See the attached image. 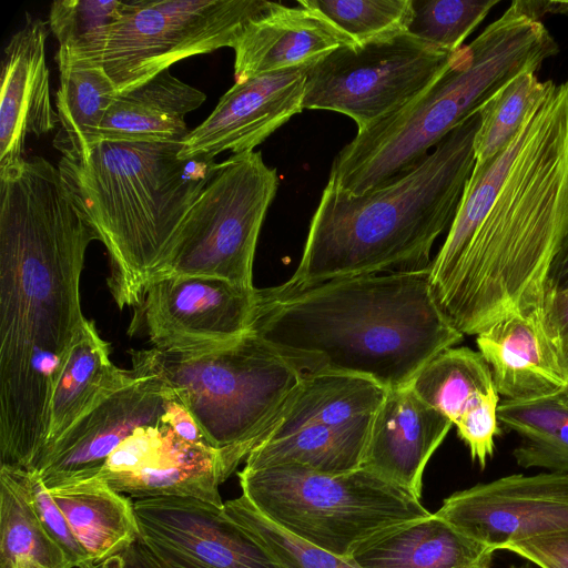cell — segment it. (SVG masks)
Returning a JSON list of instances; mask_svg holds the SVG:
<instances>
[{"label": "cell", "instance_id": "6da1fadb", "mask_svg": "<svg viewBox=\"0 0 568 568\" xmlns=\"http://www.w3.org/2000/svg\"><path fill=\"white\" fill-rule=\"evenodd\" d=\"M94 240L58 166L32 156L0 172V466L30 470L47 444Z\"/></svg>", "mask_w": 568, "mask_h": 568}, {"label": "cell", "instance_id": "7a4b0ae2", "mask_svg": "<svg viewBox=\"0 0 568 568\" xmlns=\"http://www.w3.org/2000/svg\"><path fill=\"white\" fill-rule=\"evenodd\" d=\"M251 332L303 374L354 375L386 390L410 385L464 338L434 296L429 265L258 290Z\"/></svg>", "mask_w": 568, "mask_h": 568}, {"label": "cell", "instance_id": "3957f363", "mask_svg": "<svg viewBox=\"0 0 568 568\" xmlns=\"http://www.w3.org/2000/svg\"><path fill=\"white\" fill-rule=\"evenodd\" d=\"M568 233V79L551 82L523 123L511 170L446 280L433 291L452 324L477 336L544 308Z\"/></svg>", "mask_w": 568, "mask_h": 568}, {"label": "cell", "instance_id": "277c9868", "mask_svg": "<svg viewBox=\"0 0 568 568\" xmlns=\"http://www.w3.org/2000/svg\"><path fill=\"white\" fill-rule=\"evenodd\" d=\"M479 113L450 131L399 179L362 194L328 183L311 219L298 266L282 291L385 271L428 266L450 227L475 166Z\"/></svg>", "mask_w": 568, "mask_h": 568}, {"label": "cell", "instance_id": "5b68a950", "mask_svg": "<svg viewBox=\"0 0 568 568\" xmlns=\"http://www.w3.org/2000/svg\"><path fill=\"white\" fill-rule=\"evenodd\" d=\"M182 142L101 140L58 168L105 246L106 283L120 308L136 306L168 255L186 212L214 174V160L179 158Z\"/></svg>", "mask_w": 568, "mask_h": 568}, {"label": "cell", "instance_id": "8992f818", "mask_svg": "<svg viewBox=\"0 0 568 568\" xmlns=\"http://www.w3.org/2000/svg\"><path fill=\"white\" fill-rule=\"evenodd\" d=\"M559 48L517 3L469 44L415 101L357 131L334 158L328 183L349 194L384 186L417 166L450 131L518 74L535 72Z\"/></svg>", "mask_w": 568, "mask_h": 568}, {"label": "cell", "instance_id": "52a82bcc", "mask_svg": "<svg viewBox=\"0 0 568 568\" xmlns=\"http://www.w3.org/2000/svg\"><path fill=\"white\" fill-rule=\"evenodd\" d=\"M132 369L162 381L212 447L242 459L266 437L304 375L251 331L204 353L133 352Z\"/></svg>", "mask_w": 568, "mask_h": 568}, {"label": "cell", "instance_id": "ba28073f", "mask_svg": "<svg viewBox=\"0 0 568 568\" xmlns=\"http://www.w3.org/2000/svg\"><path fill=\"white\" fill-rule=\"evenodd\" d=\"M242 495L274 525L318 549L351 557L366 540L430 513L408 491L361 467L329 474L300 464L237 473Z\"/></svg>", "mask_w": 568, "mask_h": 568}, {"label": "cell", "instance_id": "9c48e42d", "mask_svg": "<svg viewBox=\"0 0 568 568\" xmlns=\"http://www.w3.org/2000/svg\"><path fill=\"white\" fill-rule=\"evenodd\" d=\"M278 183L276 169L260 152L233 154L217 163L155 277L207 276L253 288L256 244Z\"/></svg>", "mask_w": 568, "mask_h": 568}, {"label": "cell", "instance_id": "30bf717a", "mask_svg": "<svg viewBox=\"0 0 568 568\" xmlns=\"http://www.w3.org/2000/svg\"><path fill=\"white\" fill-rule=\"evenodd\" d=\"M274 2L264 0L124 1L103 58L105 73L123 93L175 62L233 48L246 26Z\"/></svg>", "mask_w": 568, "mask_h": 568}, {"label": "cell", "instance_id": "8fae6325", "mask_svg": "<svg viewBox=\"0 0 568 568\" xmlns=\"http://www.w3.org/2000/svg\"><path fill=\"white\" fill-rule=\"evenodd\" d=\"M453 54L408 32L341 47L308 68L303 109L342 113L363 131L415 101Z\"/></svg>", "mask_w": 568, "mask_h": 568}, {"label": "cell", "instance_id": "7c38bea8", "mask_svg": "<svg viewBox=\"0 0 568 568\" xmlns=\"http://www.w3.org/2000/svg\"><path fill=\"white\" fill-rule=\"evenodd\" d=\"M258 288L207 276H162L145 287L132 326L153 348L195 354L225 347L251 331Z\"/></svg>", "mask_w": 568, "mask_h": 568}, {"label": "cell", "instance_id": "4fadbf2b", "mask_svg": "<svg viewBox=\"0 0 568 568\" xmlns=\"http://www.w3.org/2000/svg\"><path fill=\"white\" fill-rule=\"evenodd\" d=\"M133 507L140 540L159 568H283L224 506L164 496Z\"/></svg>", "mask_w": 568, "mask_h": 568}, {"label": "cell", "instance_id": "5bb4252c", "mask_svg": "<svg viewBox=\"0 0 568 568\" xmlns=\"http://www.w3.org/2000/svg\"><path fill=\"white\" fill-rule=\"evenodd\" d=\"M242 460L232 452L182 439L162 416L124 439L95 477L136 499L192 497L223 507L219 487Z\"/></svg>", "mask_w": 568, "mask_h": 568}, {"label": "cell", "instance_id": "9a60e30c", "mask_svg": "<svg viewBox=\"0 0 568 568\" xmlns=\"http://www.w3.org/2000/svg\"><path fill=\"white\" fill-rule=\"evenodd\" d=\"M491 550L568 530V474H514L454 493L435 513Z\"/></svg>", "mask_w": 568, "mask_h": 568}, {"label": "cell", "instance_id": "2e32d148", "mask_svg": "<svg viewBox=\"0 0 568 568\" xmlns=\"http://www.w3.org/2000/svg\"><path fill=\"white\" fill-rule=\"evenodd\" d=\"M170 392L155 376L136 373L133 382L47 446L30 470L38 473L48 489L95 477L111 453L136 428L162 420Z\"/></svg>", "mask_w": 568, "mask_h": 568}, {"label": "cell", "instance_id": "e0dca14e", "mask_svg": "<svg viewBox=\"0 0 568 568\" xmlns=\"http://www.w3.org/2000/svg\"><path fill=\"white\" fill-rule=\"evenodd\" d=\"M308 67L237 81L215 109L182 141L179 158L214 160L225 151L251 152L302 112Z\"/></svg>", "mask_w": 568, "mask_h": 568}, {"label": "cell", "instance_id": "ac0fdd59", "mask_svg": "<svg viewBox=\"0 0 568 568\" xmlns=\"http://www.w3.org/2000/svg\"><path fill=\"white\" fill-rule=\"evenodd\" d=\"M410 387L450 419L471 459L485 468L500 433V396L481 354L469 347L447 348L419 371Z\"/></svg>", "mask_w": 568, "mask_h": 568}, {"label": "cell", "instance_id": "d6986e66", "mask_svg": "<svg viewBox=\"0 0 568 568\" xmlns=\"http://www.w3.org/2000/svg\"><path fill=\"white\" fill-rule=\"evenodd\" d=\"M452 427L410 385L388 389L374 415L362 467L420 500L425 467Z\"/></svg>", "mask_w": 568, "mask_h": 568}, {"label": "cell", "instance_id": "ffe728a7", "mask_svg": "<svg viewBox=\"0 0 568 568\" xmlns=\"http://www.w3.org/2000/svg\"><path fill=\"white\" fill-rule=\"evenodd\" d=\"M45 22L27 14L4 48L0 102V172L19 164L26 138L40 136L59 123L45 61Z\"/></svg>", "mask_w": 568, "mask_h": 568}, {"label": "cell", "instance_id": "44dd1931", "mask_svg": "<svg viewBox=\"0 0 568 568\" xmlns=\"http://www.w3.org/2000/svg\"><path fill=\"white\" fill-rule=\"evenodd\" d=\"M499 396L531 400L556 396L568 387L558 345L546 325L544 308L511 314L476 336Z\"/></svg>", "mask_w": 568, "mask_h": 568}, {"label": "cell", "instance_id": "7402d4cb", "mask_svg": "<svg viewBox=\"0 0 568 568\" xmlns=\"http://www.w3.org/2000/svg\"><path fill=\"white\" fill-rule=\"evenodd\" d=\"M355 44L316 11L274 2L246 26L233 47L235 82L308 67L341 47Z\"/></svg>", "mask_w": 568, "mask_h": 568}, {"label": "cell", "instance_id": "603a6c76", "mask_svg": "<svg viewBox=\"0 0 568 568\" xmlns=\"http://www.w3.org/2000/svg\"><path fill=\"white\" fill-rule=\"evenodd\" d=\"M494 552L434 513L375 535L351 558L362 568H490Z\"/></svg>", "mask_w": 568, "mask_h": 568}, {"label": "cell", "instance_id": "cb8c5ba5", "mask_svg": "<svg viewBox=\"0 0 568 568\" xmlns=\"http://www.w3.org/2000/svg\"><path fill=\"white\" fill-rule=\"evenodd\" d=\"M135 378L132 368L123 369L112 363L109 344L100 336L94 323L85 318L51 392L44 448Z\"/></svg>", "mask_w": 568, "mask_h": 568}, {"label": "cell", "instance_id": "d4e9b609", "mask_svg": "<svg viewBox=\"0 0 568 568\" xmlns=\"http://www.w3.org/2000/svg\"><path fill=\"white\" fill-rule=\"evenodd\" d=\"M206 99L165 70L118 93L99 130V140L182 142L190 133L185 115Z\"/></svg>", "mask_w": 568, "mask_h": 568}, {"label": "cell", "instance_id": "484cf974", "mask_svg": "<svg viewBox=\"0 0 568 568\" xmlns=\"http://www.w3.org/2000/svg\"><path fill=\"white\" fill-rule=\"evenodd\" d=\"M87 551L90 564L102 561L140 540L130 497L98 477L48 489Z\"/></svg>", "mask_w": 568, "mask_h": 568}, {"label": "cell", "instance_id": "4316f807", "mask_svg": "<svg viewBox=\"0 0 568 568\" xmlns=\"http://www.w3.org/2000/svg\"><path fill=\"white\" fill-rule=\"evenodd\" d=\"M385 395L384 387L364 377L304 374L263 440L314 424L347 426L371 419Z\"/></svg>", "mask_w": 568, "mask_h": 568}, {"label": "cell", "instance_id": "83f0119b", "mask_svg": "<svg viewBox=\"0 0 568 568\" xmlns=\"http://www.w3.org/2000/svg\"><path fill=\"white\" fill-rule=\"evenodd\" d=\"M373 418L347 426L314 424L265 439L250 452L244 467L300 464L329 474L356 470L364 463Z\"/></svg>", "mask_w": 568, "mask_h": 568}, {"label": "cell", "instance_id": "f1b7e54d", "mask_svg": "<svg viewBox=\"0 0 568 568\" xmlns=\"http://www.w3.org/2000/svg\"><path fill=\"white\" fill-rule=\"evenodd\" d=\"M55 94L59 131L53 146L69 160H83L100 141L99 130L118 92L103 65L59 68Z\"/></svg>", "mask_w": 568, "mask_h": 568}, {"label": "cell", "instance_id": "f546056e", "mask_svg": "<svg viewBox=\"0 0 568 568\" xmlns=\"http://www.w3.org/2000/svg\"><path fill=\"white\" fill-rule=\"evenodd\" d=\"M499 423L520 438L513 450L518 466L568 474V408L556 396L503 400Z\"/></svg>", "mask_w": 568, "mask_h": 568}, {"label": "cell", "instance_id": "4dcf8cb0", "mask_svg": "<svg viewBox=\"0 0 568 568\" xmlns=\"http://www.w3.org/2000/svg\"><path fill=\"white\" fill-rule=\"evenodd\" d=\"M0 568H73L6 466H0Z\"/></svg>", "mask_w": 568, "mask_h": 568}, {"label": "cell", "instance_id": "1f68e13d", "mask_svg": "<svg viewBox=\"0 0 568 568\" xmlns=\"http://www.w3.org/2000/svg\"><path fill=\"white\" fill-rule=\"evenodd\" d=\"M123 6L120 0L54 1L49 26L59 42L58 68L75 63L103 65L108 39Z\"/></svg>", "mask_w": 568, "mask_h": 568}, {"label": "cell", "instance_id": "d6a6232c", "mask_svg": "<svg viewBox=\"0 0 568 568\" xmlns=\"http://www.w3.org/2000/svg\"><path fill=\"white\" fill-rule=\"evenodd\" d=\"M551 82H540L535 72H523L483 105L478 112L480 121L474 139L476 165L486 163L511 143Z\"/></svg>", "mask_w": 568, "mask_h": 568}, {"label": "cell", "instance_id": "836d02e7", "mask_svg": "<svg viewBox=\"0 0 568 568\" xmlns=\"http://www.w3.org/2000/svg\"><path fill=\"white\" fill-rule=\"evenodd\" d=\"M356 44L383 37L407 32L412 13V0H300Z\"/></svg>", "mask_w": 568, "mask_h": 568}, {"label": "cell", "instance_id": "e575fe53", "mask_svg": "<svg viewBox=\"0 0 568 568\" xmlns=\"http://www.w3.org/2000/svg\"><path fill=\"white\" fill-rule=\"evenodd\" d=\"M498 0H412L407 32L447 52H456Z\"/></svg>", "mask_w": 568, "mask_h": 568}, {"label": "cell", "instance_id": "d590c367", "mask_svg": "<svg viewBox=\"0 0 568 568\" xmlns=\"http://www.w3.org/2000/svg\"><path fill=\"white\" fill-rule=\"evenodd\" d=\"M224 510L246 528L283 568H362L351 557H338L284 531L260 514L244 495L226 500Z\"/></svg>", "mask_w": 568, "mask_h": 568}, {"label": "cell", "instance_id": "8d00e7d4", "mask_svg": "<svg viewBox=\"0 0 568 568\" xmlns=\"http://www.w3.org/2000/svg\"><path fill=\"white\" fill-rule=\"evenodd\" d=\"M21 485L48 535L63 550L72 567L90 564V558L74 535L65 516L52 499L36 470L6 466Z\"/></svg>", "mask_w": 568, "mask_h": 568}, {"label": "cell", "instance_id": "74e56055", "mask_svg": "<svg viewBox=\"0 0 568 568\" xmlns=\"http://www.w3.org/2000/svg\"><path fill=\"white\" fill-rule=\"evenodd\" d=\"M506 550L539 568H568V530L534 537L514 544Z\"/></svg>", "mask_w": 568, "mask_h": 568}, {"label": "cell", "instance_id": "f35d334b", "mask_svg": "<svg viewBox=\"0 0 568 568\" xmlns=\"http://www.w3.org/2000/svg\"><path fill=\"white\" fill-rule=\"evenodd\" d=\"M544 312L549 334L559 347L568 336V286L548 293Z\"/></svg>", "mask_w": 568, "mask_h": 568}, {"label": "cell", "instance_id": "ab89813d", "mask_svg": "<svg viewBox=\"0 0 568 568\" xmlns=\"http://www.w3.org/2000/svg\"><path fill=\"white\" fill-rule=\"evenodd\" d=\"M80 568H159L141 540L102 561L87 564Z\"/></svg>", "mask_w": 568, "mask_h": 568}, {"label": "cell", "instance_id": "60d3db41", "mask_svg": "<svg viewBox=\"0 0 568 568\" xmlns=\"http://www.w3.org/2000/svg\"><path fill=\"white\" fill-rule=\"evenodd\" d=\"M566 286H568V233L550 271L549 292Z\"/></svg>", "mask_w": 568, "mask_h": 568}, {"label": "cell", "instance_id": "b9f144b4", "mask_svg": "<svg viewBox=\"0 0 568 568\" xmlns=\"http://www.w3.org/2000/svg\"><path fill=\"white\" fill-rule=\"evenodd\" d=\"M521 9L532 19L540 21L546 13H567L568 2L564 1H519Z\"/></svg>", "mask_w": 568, "mask_h": 568}, {"label": "cell", "instance_id": "7bdbcfd3", "mask_svg": "<svg viewBox=\"0 0 568 568\" xmlns=\"http://www.w3.org/2000/svg\"><path fill=\"white\" fill-rule=\"evenodd\" d=\"M559 351H560V354H561L564 367H565V369L567 372V375H568V336H566L560 342Z\"/></svg>", "mask_w": 568, "mask_h": 568}, {"label": "cell", "instance_id": "ee69618b", "mask_svg": "<svg viewBox=\"0 0 568 568\" xmlns=\"http://www.w3.org/2000/svg\"><path fill=\"white\" fill-rule=\"evenodd\" d=\"M560 403L568 408V387L561 394L557 395Z\"/></svg>", "mask_w": 568, "mask_h": 568}, {"label": "cell", "instance_id": "f6af8a7d", "mask_svg": "<svg viewBox=\"0 0 568 568\" xmlns=\"http://www.w3.org/2000/svg\"><path fill=\"white\" fill-rule=\"evenodd\" d=\"M511 568H530V567L527 566V567H511Z\"/></svg>", "mask_w": 568, "mask_h": 568}]
</instances>
